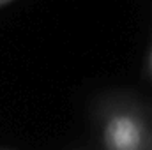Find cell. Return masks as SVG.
Returning a JSON list of instances; mask_svg holds the SVG:
<instances>
[{"label": "cell", "instance_id": "obj_2", "mask_svg": "<svg viewBox=\"0 0 152 150\" xmlns=\"http://www.w3.org/2000/svg\"><path fill=\"white\" fill-rule=\"evenodd\" d=\"M145 69H147V74H149V78H151V81H152V44H151V48H149V53H147Z\"/></svg>", "mask_w": 152, "mask_h": 150}, {"label": "cell", "instance_id": "obj_3", "mask_svg": "<svg viewBox=\"0 0 152 150\" xmlns=\"http://www.w3.org/2000/svg\"><path fill=\"white\" fill-rule=\"evenodd\" d=\"M11 2H12V0H0V9H2V7H5V5H7V4H11Z\"/></svg>", "mask_w": 152, "mask_h": 150}, {"label": "cell", "instance_id": "obj_4", "mask_svg": "<svg viewBox=\"0 0 152 150\" xmlns=\"http://www.w3.org/2000/svg\"><path fill=\"white\" fill-rule=\"evenodd\" d=\"M149 150H152V134H151V143H149Z\"/></svg>", "mask_w": 152, "mask_h": 150}, {"label": "cell", "instance_id": "obj_1", "mask_svg": "<svg viewBox=\"0 0 152 150\" xmlns=\"http://www.w3.org/2000/svg\"><path fill=\"white\" fill-rule=\"evenodd\" d=\"M99 150H149L152 117L142 103L126 94H112L96 106Z\"/></svg>", "mask_w": 152, "mask_h": 150}]
</instances>
